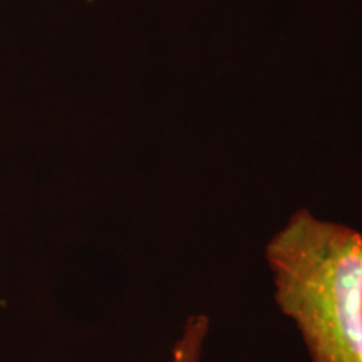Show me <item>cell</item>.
Segmentation results:
<instances>
[{
	"instance_id": "1",
	"label": "cell",
	"mask_w": 362,
	"mask_h": 362,
	"mask_svg": "<svg viewBox=\"0 0 362 362\" xmlns=\"http://www.w3.org/2000/svg\"><path fill=\"white\" fill-rule=\"evenodd\" d=\"M274 300L310 362H362V232L297 210L265 245Z\"/></svg>"
},
{
	"instance_id": "2",
	"label": "cell",
	"mask_w": 362,
	"mask_h": 362,
	"mask_svg": "<svg viewBox=\"0 0 362 362\" xmlns=\"http://www.w3.org/2000/svg\"><path fill=\"white\" fill-rule=\"evenodd\" d=\"M210 334V317L192 314L185 320L171 347L168 362H202Z\"/></svg>"
}]
</instances>
